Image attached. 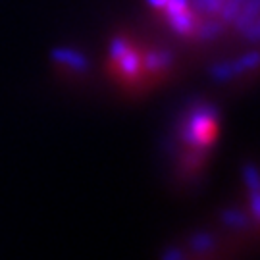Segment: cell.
Masks as SVG:
<instances>
[{
	"instance_id": "6da1fadb",
	"label": "cell",
	"mask_w": 260,
	"mask_h": 260,
	"mask_svg": "<svg viewBox=\"0 0 260 260\" xmlns=\"http://www.w3.org/2000/svg\"><path fill=\"white\" fill-rule=\"evenodd\" d=\"M218 137V118L212 108H201L197 110L189 121L185 129V143L191 147L193 154L206 152L214 145Z\"/></svg>"
}]
</instances>
